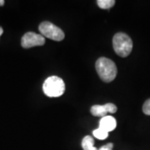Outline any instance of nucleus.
<instances>
[{"instance_id":"nucleus-1","label":"nucleus","mask_w":150,"mask_h":150,"mask_svg":"<svg viewBox=\"0 0 150 150\" xmlns=\"http://www.w3.org/2000/svg\"><path fill=\"white\" fill-rule=\"evenodd\" d=\"M97 73L99 78L105 83H110L117 76V67L111 59L108 58H99L95 64Z\"/></svg>"},{"instance_id":"nucleus-2","label":"nucleus","mask_w":150,"mask_h":150,"mask_svg":"<svg viewBox=\"0 0 150 150\" xmlns=\"http://www.w3.org/2000/svg\"><path fill=\"white\" fill-rule=\"evenodd\" d=\"M112 46L118 56L125 58L131 54L133 49V41L128 34L118 33L112 38Z\"/></svg>"},{"instance_id":"nucleus-3","label":"nucleus","mask_w":150,"mask_h":150,"mask_svg":"<svg viewBox=\"0 0 150 150\" xmlns=\"http://www.w3.org/2000/svg\"><path fill=\"white\" fill-rule=\"evenodd\" d=\"M43 93L49 98L60 97L64 93V82L58 76L48 77L43 83Z\"/></svg>"},{"instance_id":"nucleus-4","label":"nucleus","mask_w":150,"mask_h":150,"mask_svg":"<svg viewBox=\"0 0 150 150\" xmlns=\"http://www.w3.org/2000/svg\"><path fill=\"white\" fill-rule=\"evenodd\" d=\"M39 32L43 37L50 38L54 41H62L64 38L63 30L50 22H43L39 24Z\"/></svg>"},{"instance_id":"nucleus-5","label":"nucleus","mask_w":150,"mask_h":150,"mask_svg":"<svg viewBox=\"0 0 150 150\" xmlns=\"http://www.w3.org/2000/svg\"><path fill=\"white\" fill-rule=\"evenodd\" d=\"M45 43V38L42 34H38L33 32L26 33L21 39L23 48H29L35 46H42Z\"/></svg>"},{"instance_id":"nucleus-6","label":"nucleus","mask_w":150,"mask_h":150,"mask_svg":"<svg viewBox=\"0 0 150 150\" xmlns=\"http://www.w3.org/2000/svg\"><path fill=\"white\" fill-rule=\"evenodd\" d=\"M91 113L96 117H105L108 112L114 113L117 112V107L113 103H106L104 105H93L91 108Z\"/></svg>"},{"instance_id":"nucleus-7","label":"nucleus","mask_w":150,"mask_h":150,"mask_svg":"<svg viewBox=\"0 0 150 150\" xmlns=\"http://www.w3.org/2000/svg\"><path fill=\"white\" fill-rule=\"evenodd\" d=\"M116 126H117V122H116L115 118L112 116H105L100 119L98 128L103 129L108 133V132L114 130Z\"/></svg>"},{"instance_id":"nucleus-8","label":"nucleus","mask_w":150,"mask_h":150,"mask_svg":"<svg viewBox=\"0 0 150 150\" xmlns=\"http://www.w3.org/2000/svg\"><path fill=\"white\" fill-rule=\"evenodd\" d=\"M82 148L83 150H98L94 147V139L93 138L88 135L85 136L82 140Z\"/></svg>"},{"instance_id":"nucleus-9","label":"nucleus","mask_w":150,"mask_h":150,"mask_svg":"<svg viewBox=\"0 0 150 150\" xmlns=\"http://www.w3.org/2000/svg\"><path fill=\"white\" fill-rule=\"evenodd\" d=\"M97 4H98V6L102 9H109L114 6L115 1L114 0H98Z\"/></svg>"},{"instance_id":"nucleus-10","label":"nucleus","mask_w":150,"mask_h":150,"mask_svg":"<svg viewBox=\"0 0 150 150\" xmlns=\"http://www.w3.org/2000/svg\"><path fill=\"white\" fill-rule=\"evenodd\" d=\"M93 136L95 138L101 140L106 139L108 138V133L106 132L105 130L100 129V128H98V129H94L93 132Z\"/></svg>"},{"instance_id":"nucleus-11","label":"nucleus","mask_w":150,"mask_h":150,"mask_svg":"<svg viewBox=\"0 0 150 150\" xmlns=\"http://www.w3.org/2000/svg\"><path fill=\"white\" fill-rule=\"evenodd\" d=\"M143 112H144L146 115H149L150 116V98L146 100L144 103Z\"/></svg>"},{"instance_id":"nucleus-12","label":"nucleus","mask_w":150,"mask_h":150,"mask_svg":"<svg viewBox=\"0 0 150 150\" xmlns=\"http://www.w3.org/2000/svg\"><path fill=\"white\" fill-rule=\"evenodd\" d=\"M112 148H113V144L109 143V144L104 145V146H102L98 150H112Z\"/></svg>"},{"instance_id":"nucleus-13","label":"nucleus","mask_w":150,"mask_h":150,"mask_svg":"<svg viewBox=\"0 0 150 150\" xmlns=\"http://www.w3.org/2000/svg\"><path fill=\"white\" fill-rule=\"evenodd\" d=\"M4 0H0V6H4Z\"/></svg>"},{"instance_id":"nucleus-14","label":"nucleus","mask_w":150,"mask_h":150,"mask_svg":"<svg viewBox=\"0 0 150 150\" xmlns=\"http://www.w3.org/2000/svg\"><path fill=\"white\" fill-rule=\"evenodd\" d=\"M3 33H4V30H3V28H2V27H0V36L3 34Z\"/></svg>"}]
</instances>
